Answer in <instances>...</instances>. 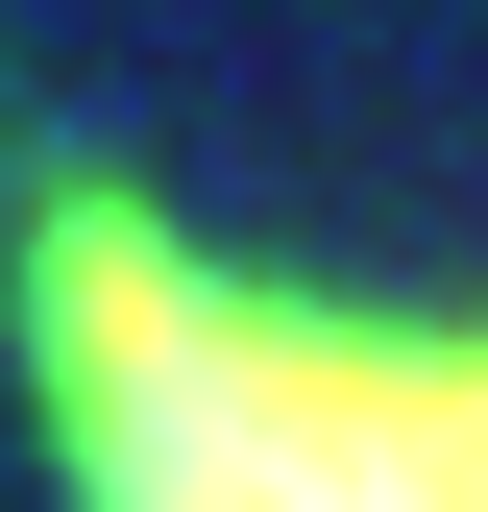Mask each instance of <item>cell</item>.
Segmentation results:
<instances>
[{
  "mask_svg": "<svg viewBox=\"0 0 488 512\" xmlns=\"http://www.w3.org/2000/svg\"><path fill=\"white\" fill-rule=\"evenodd\" d=\"M49 415L147 488H488V366L318 342V317H220L122 220L49 244Z\"/></svg>",
  "mask_w": 488,
  "mask_h": 512,
  "instance_id": "6da1fadb",
  "label": "cell"
}]
</instances>
